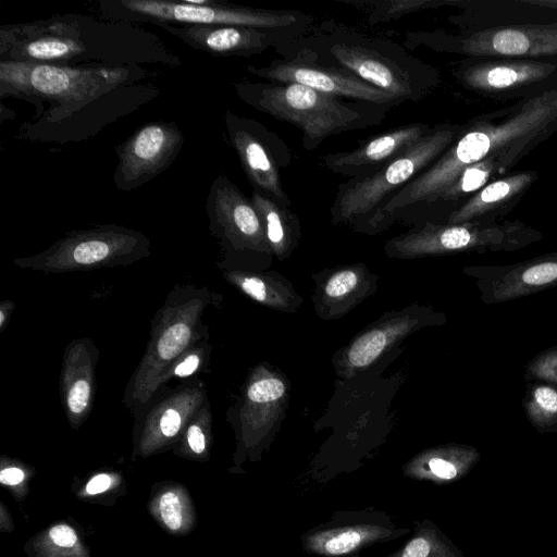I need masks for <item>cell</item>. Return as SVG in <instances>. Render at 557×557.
Returning a JSON list of instances; mask_svg holds the SVG:
<instances>
[{"label": "cell", "instance_id": "cell-40", "mask_svg": "<svg viewBox=\"0 0 557 557\" xmlns=\"http://www.w3.org/2000/svg\"><path fill=\"white\" fill-rule=\"evenodd\" d=\"M13 302L3 301L0 306V329L3 330L11 311L13 310Z\"/></svg>", "mask_w": 557, "mask_h": 557}, {"label": "cell", "instance_id": "cell-28", "mask_svg": "<svg viewBox=\"0 0 557 557\" xmlns=\"http://www.w3.org/2000/svg\"><path fill=\"white\" fill-rule=\"evenodd\" d=\"M525 148L515 147L502 150L478 163H474L456 178V181L443 193L437 202L456 201L465 195L481 188L490 178L496 168L507 169L519 158V153Z\"/></svg>", "mask_w": 557, "mask_h": 557}, {"label": "cell", "instance_id": "cell-25", "mask_svg": "<svg viewBox=\"0 0 557 557\" xmlns=\"http://www.w3.org/2000/svg\"><path fill=\"white\" fill-rule=\"evenodd\" d=\"M534 177L533 173H519L486 185L461 207L453 211L448 215L447 223H468L495 210L503 202L510 200L515 195L522 191Z\"/></svg>", "mask_w": 557, "mask_h": 557}, {"label": "cell", "instance_id": "cell-24", "mask_svg": "<svg viewBox=\"0 0 557 557\" xmlns=\"http://www.w3.org/2000/svg\"><path fill=\"white\" fill-rule=\"evenodd\" d=\"M416 320L411 315H397L373 326L358 336L346 349L348 370H361L374 362L392 344L409 334Z\"/></svg>", "mask_w": 557, "mask_h": 557}, {"label": "cell", "instance_id": "cell-17", "mask_svg": "<svg viewBox=\"0 0 557 557\" xmlns=\"http://www.w3.org/2000/svg\"><path fill=\"white\" fill-rule=\"evenodd\" d=\"M169 34L214 57H250L293 42L305 29H263L230 25H165Z\"/></svg>", "mask_w": 557, "mask_h": 557}, {"label": "cell", "instance_id": "cell-23", "mask_svg": "<svg viewBox=\"0 0 557 557\" xmlns=\"http://www.w3.org/2000/svg\"><path fill=\"white\" fill-rule=\"evenodd\" d=\"M148 510L156 522L173 535H186L197 523L194 502L186 487L180 483L159 484L151 494Z\"/></svg>", "mask_w": 557, "mask_h": 557}, {"label": "cell", "instance_id": "cell-22", "mask_svg": "<svg viewBox=\"0 0 557 557\" xmlns=\"http://www.w3.org/2000/svg\"><path fill=\"white\" fill-rule=\"evenodd\" d=\"M554 70V65L539 62H491L460 71L459 79L474 89L502 90L541 81Z\"/></svg>", "mask_w": 557, "mask_h": 557}, {"label": "cell", "instance_id": "cell-37", "mask_svg": "<svg viewBox=\"0 0 557 557\" xmlns=\"http://www.w3.org/2000/svg\"><path fill=\"white\" fill-rule=\"evenodd\" d=\"M285 394V384L277 377L265 376L252 380L246 388L245 399L257 404H270Z\"/></svg>", "mask_w": 557, "mask_h": 557}, {"label": "cell", "instance_id": "cell-31", "mask_svg": "<svg viewBox=\"0 0 557 557\" xmlns=\"http://www.w3.org/2000/svg\"><path fill=\"white\" fill-rule=\"evenodd\" d=\"M356 268H345L332 274L324 284L323 296L331 304L352 299L361 288V273Z\"/></svg>", "mask_w": 557, "mask_h": 557}, {"label": "cell", "instance_id": "cell-20", "mask_svg": "<svg viewBox=\"0 0 557 557\" xmlns=\"http://www.w3.org/2000/svg\"><path fill=\"white\" fill-rule=\"evenodd\" d=\"M460 51L470 55L557 54V25H519L480 32L463 39Z\"/></svg>", "mask_w": 557, "mask_h": 557}, {"label": "cell", "instance_id": "cell-3", "mask_svg": "<svg viewBox=\"0 0 557 557\" xmlns=\"http://www.w3.org/2000/svg\"><path fill=\"white\" fill-rule=\"evenodd\" d=\"M146 74L139 65L60 66L0 61V96L18 97L37 104L48 102L49 108L37 123L24 125L41 127L73 115Z\"/></svg>", "mask_w": 557, "mask_h": 557}, {"label": "cell", "instance_id": "cell-21", "mask_svg": "<svg viewBox=\"0 0 557 557\" xmlns=\"http://www.w3.org/2000/svg\"><path fill=\"white\" fill-rule=\"evenodd\" d=\"M97 359L98 350L86 338L71 342L64 352L60 391L67 420L75 429L92 407Z\"/></svg>", "mask_w": 557, "mask_h": 557}, {"label": "cell", "instance_id": "cell-1", "mask_svg": "<svg viewBox=\"0 0 557 557\" xmlns=\"http://www.w3.org/2000/svg\"><path fill=\"white\" fill-rule=\"evenodd\" d=\"M0 61L60 66L181 64L156 35L128 22L65 14L0 27Z\"/></svg>", "mask_w": 557, "mask_h": 557}, {"label": "cell", "instance_id": "cell-2", "mask_svg": "<svg viewBox=\"0 0 557 557\" xmlns=\"http://www.w3.org/2000/svg\"><path fill=\"white\" fill-rule=\"evenodd\" d=\"M557 119V89L539 95L500 124H480L454 141L432 164L404 186L382 209L377 231L396 219L413 220L468 166L497 152L527 148Z\"/></svg>", "mask_w": 557, "mask_h": 557}, {"label": "cell", "instance_id": "cell-38", "mask_svg": "<svg viewBox=\"0 0 557 557\" xmlns=\"http://www.w3.org/2000/svg\"><path fill=\"white\" fill-rule=\"evenodd\" d=\"M122 478L114 472H100L92 475L79 493V497H94L108 493L121 485Z\"/></svg>", "mask_w": 557, "mask_h": 557}, {"label": "cell", "instance_id": "cell-33", "mask_svg": "<svg viewBox=\"0 0 557 557\" xmlns=\"http://www.w3.org/2000/svg\"><path fill=\"white\" fill-rule=\"evenodd\" d=\"M225 276L252 299L269 306H280L277 301L281 300L275 296L268 280L238 271L227 272Z\"/></svg>", "mask_w": 557, "mask_h": 557}, {"label": "cell", "instance_id": "cell-15", "mask_svg": "<svg viewBox=\"0 0 557 557\" xmlns=\"http://www.w3.org/2000/svg\"><path fill=\"white\" fill-rule=\"evenodd\" d=\"M252 75L277 83H296L314 90L351 98L375 106L393 107L403 100L362 81L337 65H321L297 52L286 60H275L264 67L248 66Z\"/></svg>", "mask_w": 557, "mask_h": 557}, {"label": "cell", "instance_id": "cell-4", "mask_svg": "<svg viewBox=\"0 0 557 557\" xmlns=\"http://www.w3.org/2000/svg\"><path fill=\"white\" fill-rule=\"evenodd\" d=\"M236 91L255 109L300 128L306 150H313L330 136L377 124L391 108L349 104L296 83L242 82Z\"/></svg>", "mask_w": 557, "mask_h": 557}, {"label": "cell", "instance_id": "cell-34", "mask_svg": "<svg viewBox=\"0 0 557 557\" xmlns=\"http://www.w3.org/2000/svg\"><path fill=\"white\" fill-rule=\"evenodd\" d=\"M525 382L542 381L557 385V345L536 354L525 366Z\"/></svg>", "mask_w": 557, "mask_h": 557}, {"label": "cell", "instance_id": "cell-14", "mask_svg": "<svg viewBox=\"0 0 557 557\" xmlns=\"http://www.w3.org/2000/svg\"><path fill=\"white\" fill-rule=\"evenodd\" d=\"M409 529L398 528L384 512H336L301 535L302 549L319 557H351L376 543L388 542Z\"/></svg>", "mask_w": 557, "mask_h": 557}, {"label": "cell", "instance_id": "cell-13", "mask_svg": "<svg viewBox=\"0 0 557 557\" xmlns=\"http://www.w3.org/2000/svg\"><path fill=\"white\" fill-rule=\"evenodd\" d=\"M185 136L174 122H150L115 147L117 164L113 181L122 191H132L150 182L174 162Z\"/></svg>", "mask_w": 557, "mask_h": 557}, {"label": "cell", "instance_id": "cell-30", "mask_svg": "<svg viewBox=\"0 0 557 557\" xmlns=\"http://www.w3.org/2000/svg\"><path fill=\"white\" fill-rule=\"evenodd\" d=\"M210 411L205 404L188 423L180 440L176 454L189 459L203 460L209 455Z\"/></svg>", "mask_w": 557, "mask_h": 557}, {"label": "cell", "instance_id": "cell-8", "mask_svg": "<svg viewBox=\"0 0 557 557\" xmlns=\"http://www.w3.org/2000/svg\"><path fill=\"white\" fill-rule=\"evenodd\" d=\"M150 255L143 233L117 224L72 231L42 252L14 260L16 267L45 273H65L128 265Z\"/></svg>", "mask_w": 557, "mask_h": 557}, {"label": "cell", "instance_id": "cell-26", "mask_svg": "<svg viewBox=\"0 0 557 557\" xmlns=\"http://www.w3.org/2000/svg\"><path fill=\"white\" fill-rule=\"evenodd\" d=\"M251 201L262 222L267 240L272 251L284 257L296 245L299 237V221L290 208L252 191Z\"/></svg>", "mask_w": 557, "mask_h": 557}, {"label": "cell", "instance_id": "cell-5", "mask_svg": "<svg viewBox=\"0 0 557 557\" xmlns=\"http://www.w3.org/2000/svg\"><path fill=\"white\" fill-rule=\"evenodd\" d=\"M458 132L454 126H436L408 151L375 173L343 182L331 207L333 222L364 232L377 230L384 206L432 164L455 141Z\"/></svg>", "mask_w": 557, "mask_h": 557}, {"label": "cell", "instance_id": "cell-9", "mask_svg": "<svg viewBox=\"0 0 557 557\" xmlns=\"http://www.w3.org/2000/svg\"><path fill=\"white\" fill-rule=\"evenodd\" d=\"M539 235L521 225H482L479 223L420 226L386 243V252L398 258H418L462 251H510L524 247Z\"/></svg>", "mask_w": 557, "mask_h": 557}, {"label": "cell", "instance_id": "cell-35", "mask_svg": "<svg viewBox=\"0 0 557 557\" xmlns=\"http://www.w3.org/2000/svg\"><path fill=\"white\" fill-rule=\"evenodd\" d=\"M435 539L431 530L423 522H414V532L411 539L398 550L386 557H436Z\"/></svg>", "mask_w": 557, "mask_h": 557}, {"label": "cell", "instance_id": "cell-18", "mask_svg": "<svg viewBox=\"0 0 557 557\" xmlns=\"http://www.w3.org/2000/svg\"><path fill=\"white\" fill-rule=\"evenodd\" d=\"M206 404L202 384L180 386L147 412L138 437L140 457L161 453L180 442L188 423Z\"/></svg>", "mask_w": 557, "mask_h": 557}, {"label": "cell", "instance_id": "cell-16", "mask_svg": "<svg viewBox=\"0 0 557 557\" xmlns=\"http://www.w3.org/2000/svg\"><path fill=\"white\" fill-rule=\"evenodd\" d=\"M483 304L516 300L557 286V251L505 265H470Z\"/></svg>", "mask_w": 557, "mask_h": 557}, {"label": "cell", "instance_id": "cell-29", "mask_svg": "<svg viewBox=\"0 0 557 557\" xmlns=\"http://www.w3.org/2000/svg\"><path fill=\"white\" fill-rule=\"evenodd\" d=\"M522 408L529 422L540 432L557 430V385L527 382Z\"/></svg>", "mask_w": 557, "mask_h": 557}, {"label": "cell", "instance_id": "cell-39", "mask_svg": "<svg viewBox=\"0 0 557 557\" xmlns=\"http://www.w3.org/2000/svg\"><path fill=\"white\" fill-rule=\"evenodd\" d=\"M14 529V523L9 509L4 504L0 503V530L2 532H11Z\"/></svg>", "mask_w": 557, "mask_h": 557}, {"label": "cell", "instance_id": "cell-10", "mask_svg": "<svg viewBox=\"0 0 557 557\" xmlns=\"http://www.w3.org/2000/svg\"><path fill=\"white\" fill-rule=\"evenodd\" d=\"M228 141L238 156L242 168L257 191L278 205L290 208L280 176V168L290 164L288 147L258 121L225 112Z\"/></svg>", "mask_w": 557, "mask_h": 557}, {"label": "cell", "instance_id": "cell-36", "mask_svg": "<svg viewBox=\"0 0 557 557\" xmlns=\"http://www.w3.org/2000/svg\"><path fill=\"white\" fill-rule=\"evenodd\" d=\"M205 346H200V344H196L186 350L163 373L159 383L160 387L173 377L184 379L197 372L205 360Z\"/></svg>", "mask_w": 557, "mask_h": 557}, {"label": "cell", "instance_id": "cell-27", "mask_svg": "<svg viewBox=\"0 0 557 557\" xmlns=\"http://www.w3.org/2000/svg\"><path fill=\"white\" fill-rule=\"evenodd\" d=\"M29 557H90L88 546L70 523L50 524L32 536L24 546Z\"/></svg>", "mask_w": 557, "mask_h": 557}, {"label": "cell", "instance_id": "cell-6", "mask_svg": "<svg viewBox=\"0 0 557 557\" xmlns=\"http://www.w3.org/2000/svg\"><path fill=\"white\" fill-rule=\"evenodd\" d=\"M209 292L190 287L172 290L152 322L150 338L132 376L124 403L141 407L160 389V379L169 367L203 337L201 318Z\"/></svg>", "mask_w": 557, "mask_h": 557}, {"label": "cell", "instance_id": "cell-19", "mask_svg": "<svg viewBox=\"0 0 557 557\" xmlns=\"http://www.w3.org/2000/svg\"><path fill=\"white\" fill-rule=\"evenodd\" d=\"M433 131L425 123H411L370 138L354 150L327 153L321 164L349 178L370 175L408 151Z\"/></svg>", "mask_w": 557, "mask_h": 557}, {"label": "cell", "instance_id": "cell-11", "mask_svg": "<svg viewBox=\"0 0 557 557\" xmlns=\"http://www.w3.org/2000/svg\"><path fill=\"white\" fill-rule=\"evenodd\" d=\"M313 46L305 47L327 54L337 66L348 70L362 81L386 91L400 100H418L421 97L418 77L412 69L405 66V61L392 59L389 54L379 51L376 42H350L343 35L331 33L317 36ZM330 61V62H331Z\"/></svg>", "mask_w": 557, "mask_h": 557}, {"label": "cell", "instance_id": "cell-32", "mask_svg": "<svg viewBox=\"0 0 557 557\" xmlns=\"http://www.w3.org/2000/svg\"><path fill=\"white\" fill-rule=\"evenodd\" d=\"M34 471L18 460L1 459L0 483L10 490L15 500H23L28 494V481Z\"/></svg>", "mask_w": 557, "mask_h": 557}, {"label": "cell", "instance_id": "cell-12", "mask_svg": "<svg viewBox=\"0 0 557 557\" xmlns=\"http://www.w3.org/2000/svg\"><path fill=\"white\" fill-rule=\"evenodd\" d=\"M206 212L209 230L226 253L271 249L251 199L223 173L209 187Z\"/></svg>", "mask_w": 557, "mask_h": 557}, {"label": "cell", "instance_id": "cell-7", "mask_svg": "<svg viewBox=\"0 0 557 557\" xmlns=\"http://www.w3.org/2000/svg\"><path fill=\"white\" fill-rule=\"evenodd\" d=\"M107 21L165 25H230L263 29H306L311 16L298 11L256 9L216 0H103Z\"/></svg>", "mask_w": 557, "mask_h": 557}]
</instances>
